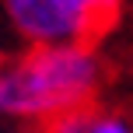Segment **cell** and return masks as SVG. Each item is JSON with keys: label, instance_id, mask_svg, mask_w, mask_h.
Here are the masks:
<instances>
[{"label": "cell", "instance_id": "obj_4", "mask_svg": "<svg viewBox=\"0 0 133 133\" xmlns=\"http://www.w3.org/2000/svg\"><path fill=\"white\" fill-rule=\"evenodd\" d=\"M88 133H133V126L123 116H112V112H95L91 123H88Z\"/></svg>", "mask_w": 133, "mask_h": 133}, {"label": "cell", "instance_id": "obj_2", "mask_svg": "<svg viewBox=\"0 0 133 133\" xmlns=\"http://www.w3.org/2000/svg\"><path fill=\"white\" fill-rule=\"evenodd\" d=\"M4 11L11 18L14 32L28 46H77L102 35L91 18L70 11L60 0H4Z\"/></svg>", "mask_w": 133, "mask_h": 133}, {"label": "cell", "instance_id": "obj_3", "mask_svg": "<svg viewBox=\"0 0 133 133\" xmlns=\"http://www.w3.org/2000/svg\"><path fill=\"white\" fill-rule=\"evenodd\" d=\"M60 4H66L70 11L84 14V18H91L102 32L119 18V0H60Z\"/></svg>", "mask_w": 133, "mask_h": 133}, {"label": "cell", "instance_id": "obj_1", "mask_svg": "<svg viewBox=\"0 0 133 133\" xmlns=\"http://www.w3.org/2000/svg\"><path fill=\"white\" fill-rule=\"evenodd\" d=\"M102 63L88 42L35 46L11 63H0V112L21 119H56L91 105Z\"/></svg>", "mask_w": 133, "mask_h": 133}]
</instances>
